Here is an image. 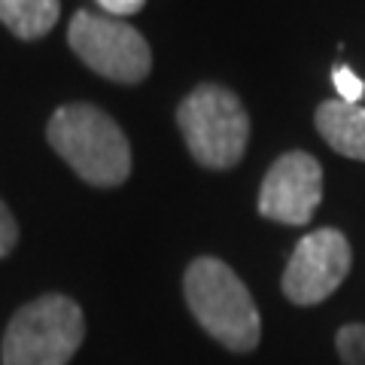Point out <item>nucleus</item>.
I'll return each mask as SVG.
<instances>
[{"instance_id": "11", "label": "nucleus", "mask_w": 365, "mask_h": 365, "mask_svg": "<svg viewBox=\"0 0 365 365\" xmlns=\"http://www.w3.org/2000/svg\"><path fill=\"white\" fill-rule=\"evenodd\" d=\"M332 83H335V91H338V101L344 104H359L362 95H365V83L350 71L347 64H338L332 71Z\"/></svg>"}, {"instance_id": "3", "label": "nucleus", "mask_w": 365, "mask_h": 365, "mask_svg": "<svg viewBox=\"0 0 365 365\" xmlns=\"http://www.w3.org/2000/svg\"><path fill=\"white\" fill-rule=\"evenodd\" d=\"M86 338L83 307L58 292L21 304L9 319L0 362L4 365H67Z\"/></svg>"}, {"instance_id": "9", "label": "nucleus", "mask_w": 365, "mask_h": 365, "mask_svg": "<svg viewBox=\"0 0 365 365\" xmlns=\"http://www.w3.org/2000/svg\"><path fill=\"white\" fill-rule=\"evenodd\" d=\"M61 16V0H0V21L21 40L46 37Z\"/></svg>"}, {"instance_id": "6", "label": "nucleus", "mask_w": 365, "mask_h": 365, "mask_svg": "<svg viewBox=\"0 0 365 365\" xmlns=\"http://www.w3.org/2000/svg\"><path fill=\"white\" fill-rule=\"evenodd\" d=\"M353 250L347 237L338 228H317L295 244L283 271V295L299 307L326 302L347 280Z\"/></svg>"}, {"instance_id": "2", "label": "nucleus", "mask_w": 365, "mask_h": 365, "mask_svg": "<svg viewBox=\"0 0 365 365\" xmlns=\"http://www.w3.org/2000/svg\"><path fill=\"white\" fill-rule=\"evenodd\" d=\"M182 295L192 317L213 341L232 353L259 347L262 319L244 280L222 259L201 256L182 274Z\"/></svg>"}, {"instance_id": "12", "label": "nucleus", "mask_w": 365, "mask_h": 365, "mask_svg": "<svg viewBox=\"0 0 365 365\" xmlns=\"http://www.w3.org/2000/svg\"><path fill=\"white\" fill-rule=\"evenodd\" d=\"M19 244V222L9 213V207L0 201V259H6Z\"/></svg>"}, {"instance_id": "8", "label": "nucleus", "mask_w": 365, "mask_h": 365, "mask_svg": "<svg viewBox=\"0 0 365 365\" xmlns=\"http://www.w3.org/2000/svg\"><path fill=\"white\" fill-rule=\"evenodd\" d=\"M317 131L338 155L365 162V107L323 101L317 107Z\"/></svg>"}, {"instance_id": "5", "label": "nucleus", "mask_w": 365, "mask_h": 365, "mask_svg": "<svg viewBox=\"0 0 365 365\" xmlns=\"http://www.w3.org/2000/svg\"><path fill=\"white\" fill-rule=\"evenodd\" d=\"M67 43L86 67L113 83L134 86L153 71L150 43L122 19L79 9L67 28Z\"/></svg>"}, {"instance_id": "7", "label": "nucleus", "mask_w": 365, "mask_h": 365, "mask_svg": "<svg viewBox=\"0 0 365 365\" xmlns=\"http://www.w3.org/2000/svg\"><path fill=\"white\" fill-rule=\"evenodd\" d=\"M319 201H323V168L302 150L280 155L259 189V213L280 225H307Z\"/></svg>"}, {"instance_id": "1", "label": "nucleus", "mask_w": 365, "mask_h": 365, "mask_svg": "<svg viewBox=\"0 0 365 365\" xmlns=\"http://www.w3.org/2000/svg\"><path fill=\"white\" fill-rule=\"evenodd\" d=\"M46 140L79 180L98 189L122 186L131 174L128 137L95 104H64L46 125Z\"/></svg>"}, {"instance_id": "13", "label": "nucleus", "mask_w": 365, "mask_h": 365, "mask_svg": "<svg viewBox=\"0 0 365 365\" xmlns=\"http://www.w3.org/2000/svg\"><path fill=\"white\" fill-rule=\"evenodd\" d=\"M95 4L110 13L113 19H122V16H131V13H140L146 0H95Z\"/></svg>"}, {"instance_id": "10", "label": "nucleus", "mask_w": 365, "mask_h": 365, "mask_svg": "<svg viewBox=\"0 0 365 365\" xmlns=\"http://www.w3.org/2000/svg\"><path fill=\"white\" fill-rule=\"evenodd\" d=\"M335 350L341 365H365V323H347L338 329Z\"/></svg>"}, {"instance_id": "4", "label": "nucleus", "mask_w": 365, "mask_h": 365, "mask_svg": "<svg viewBox=\"0 0 365 365\" xmlns=\"http://www.w3.org/2000/svg\"><path fill=\"white\" fill-rule=\"evenodd\" d=\"M177 125L192 158L210 170H228L241 162L250 140V119L235 91L204 83L177 107Z\"/></svg>"}]
</instances>
